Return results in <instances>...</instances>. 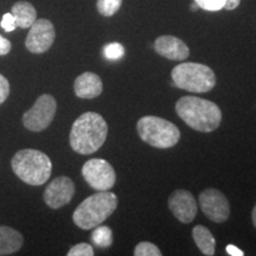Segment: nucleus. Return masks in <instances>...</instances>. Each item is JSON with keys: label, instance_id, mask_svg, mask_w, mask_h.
Wrapping results in <instances>:
<instances>
[{"label": "nucleus", "instance_id": "nucleus-1", "mask_svg": "<svg viewBox=\"0 0 256 256\" xmlns=\"http://www.w3.org/2000/svg\"><path fill=\"white\" fill-rule=\"evenodd\" d=\"M108 134V126L104 118L95 112H87L76 119L72 127L70 146L80 154H92L104 145Z\"/></svg>", "mask_w": 256, "mask_h": 256}, {"label": "nucleus", "instance_id": "nucleus-2", "mask_svg": "<svg viewBox=\"0 0 256 256\" xmlns=\"http://www.w3.org/2000/svg\"><path fill=\"white\" fill-rule=\"evenodd\" d=\"M176 112L188 127L204 133L217 130L222 121V112L218 106L196 96L179 98L176 104Z\"/></svg>", "mask_w": 256, "mask_h": 256}, {"label": "nucleus", "instance_id": "nucleus-3", "mask_svg": "<svg viewBox=\"0 0 256 256\" xmlns=\"http://www.w3.org/2000/svg\"><path fill=\"white\" fill-rule=\"evenodd\" d=\"M116 194L108 191H98L86 198L74 211L72 220L78 228L90 230L104 222L116 210Z\"/></svg>", "mask_w": 256, "mask_h": 256}, {"label": "nucleus", "instance_id": "nucleus-4", "mask_svg": "<svg viewBox=\"0 0 256 256\" xmlns=\"http://www.w3.org/2000/svg\"><path fill=\"white\" fill-rule=\"evenodd\" d=\"M12 170L24 183L32 186L46 184L52 171L51 160L46 153L34 148L20 150L12 158Z\"/></svg>", "mask_w": 256, "mask_h": 256}, {"label": "nucleus", "instance_id": "nucleus-5", "mask_svg": "<svg viewBox=\"0 0 256 256\" xmlns=\"http://www.w3.org/2000/svg\"><path fill=\"white\" fill-rule=\"evenodd\" d=\"M171 76L176 87L191 92H206L216 86L215 72L200 63L178 64L172 70Z\"/></svg>", "mask_w": 256, "mask_h": 256}, {"label": "nucleus", "instance_id": "nucleus-6", "mask_svg": "<svg viewBox=\"0 0 256 256\" xmlns=\"http://www.w3.org/2000/svg\"><path fill=\"white\" fill-rule=\"evenodd\" d=\"M136 130L142 142L156 148H170L178 144L180 130L170 121L158 116H144L138 121Z\"/></svg>", "mask_w": 256, "mask_h": 256}, {"label": "nucleus", "instance_id": "nucleus-7", "mask_svg": "<svg viewBox=\"0 0 256 256\" xmlns=\"http://www.w3.org/2000/svg\"><path fill=\"white\" fill-rule=\"evenodd\" d=\"M57 102L54 96L44 94L37 98L34 104L23 115L25 128L31 132H42L52 122L56 115Z\"/></svg>", "mask_w": 256, "mask_h": 256}, {"label": "nucleus", "instance_id": "nucleus-8", "mask_svg": "<svg viewBox=\"0 0 256 256\" xmlns=\"http://www.w3.org/2000/svg\"><path fill=\"white\" fill-rule=\"evenodd\" d=\"M82 176L90 188L96 191H108L114 186L116 174L104 159H90L83 165Z\"/></svg>", "mask_w": 256, "mask_h": 256}, {"label": "nucleus", "instance_id": "nucleus-9", "mask_svg": "<svg viewBox=\"0 0 256 256\" xmlns=\"http://www.w3.org/2000/svg\"><path fill=\"white\" fill-rule=\"evenodd\" d=\"M200 206L208 218L215 223H224L230 215L226 197L216 188H206L200 194Z\"/></svg>", "mask_w": 256, "mask_h": 256}, {"label": "nucleus", "instance_id": "nucleus-10", "mask_svg": "<svg viewBox=\"0 0 256 256\" xmlns=\"http://www.w3.org/2000/svg\"><path fill=\"white\" fill-rule=\"evenodd\" d=\"M56 32L52 23L48 19H38L31 25L25 46L32 54H44L52 46Z\"/></svg>", "mask_w": 256, "mask_h": 256}, {"label": "nucleus", "instance_id": "nucleus-11", "mask_svg": "<svg viewBox=\"0 0 256 256\" xmlns=\"http://www.w3.org/2000/svg\"><path fill=\"white\" fill-rule=\"evenodd\" d=\"M75 194V184L69 177L62 176L54 179L44 191V202L51 209H60L72 202Z\"/></svg>", "mask_w": 256, "mask_h": 256}, {"label": "nucleus", "instance_id": "nucleus-12", "mask_svg": "<svg viewBox=\"0 0 256 256\" xmlns=\"http://www.w3.org/2000/svg\"><path fill=\"white\" fill-rule=\"evenodd\" d=\"M170 211L179 222L191 223L197 215V203L191 192L186 190H177L168 198Z\"/></svg>", "mask_w": 256, "mask_h": 256}, {"label": "nucleus", "instance_id": "nucleus-13", "mask_svg": "<svg viewBox=\"0 0 256 256\" xmlns=\"http://www.w3.org/2000/svg\"><path fill=\"white\" fill-rule=\"evenodd\" d=\"M154 50L160 56L171 60H185L190 50L183 40L174 36H160L154 42Z\"/></svg>", "mask_w": 256, "mask_h": 256}, {"label": "nucleus", "instance_id": "nucleus-14", "mask_svg": "<svg viewBox=\"0 0 256 256\" xmlns=\"http://www.w3.org/2000/svg\"><path fill=\"white\" fill-rule=\"evenodd\" d=\"M74 90L78 98L90 100V98H95L102 94L104 84H102L101 78L96 74L86 72L75 80Z\"/></svg>", "mask_w": 256, "mask_h": 256}, {"label": "nucleus", "instance_id": "nucleus-15", "mask_svg": "<svg viewBox=\"0 0 256 256\" xmlns=\"http://www.w3.org/2000/svg\"><path fill=\"white\" fill-rule=\"evenodd\" d=\"M24 238L22 234L11 226H0V256L14 254L23 247Z\"/></svg>", "mask_w": 256, "mask_h": 256}, {"label": "nucleus", "instance_id": "nucleus-16", "mask_svg": "<svg viewBox=\"0 0 256 256\" xmlns=\"http://www.w3.org/2000/svg\"><path fill=\"white\" fill-rule=\"evenodd\" d=\"M11 14H14L16 24L22 28H30L37 20L36 8L28 2H18L12 6Z\"/></svg>", "mask_w": 256, "mask_h": 256}, {"label": "nucleus", "instance_id": "nucleus-17", "mask_svg": "<svg viewBox=\"0 0 256 256\" xmlns=\"http://www.w3.org/2000/svg\"><path fill=\"white\" fill-rule=\"evenodd\" d=\"M192 238H194L202 254L206 256H212L215 254L216 241L209 229L204 226H196L192 230Z\"/></svg>", "mask_w": 256, "mask_h": 256}, {"label": "nucleus", "instance_id": "nucleus-18", "mask_svg": "<svg viewBox=\"0 0 256 256\" xmlns=\"http://www.w3.org/2000/svg\"><path fill=\"white\" fill-rule=\"evenodd\" d=\"M92 242L100 248H108L113 243V232L110 226H98L92 235Z\"/></svg>", "mask_w": 256, "mask_h": 256}, {"label": "nucleus", "instance_id": "nucleus-19", "mask_svg": "<svg viewBox=\"0 0 256 256\" xmlns=\"http://www.w3.org/2000/svg\"><path fill=\"white\" fill-rule=\"evenodd\" d=\"M122 0H98L96 8H98V14L104 16V17H110L119 11Z\"/></svg>", "mask_w": 256, "mask_h": 256}, {"label": "nucleus", "instance_id": "nucleus-20", "mask_svg": "<svg viewBox=\"0 0 256 256\" xmlns=\"http://www.w3.org/2000/svg\"><path fill=\"white\" fill-rule=\"evenodd\" d=\"M134 255L136 256H162V252L151 242H140L134 249Z\"/></svg>", "mask_w": 256, "mask_h": 256}, {"label": "nucleus", "instance_id": "nucleus-21", "mask_svg": "<svg viewBox=\"0 0 256 256\" xmlns=\"http://www.w3.org/2000/svg\"><path fill=\"white\" fill-rule=\"evenodd\" d=\"M104 57L110 60H118L122 58L124 55V48L120 43H110L104 46Z\"/></svg>", "mask_w": 256, "mask_h": 256}, {"label": "nucleus", "instance_id": "nucleus-22", "mask_svg": "<svg viewBox=\"0 0 256 256\" xmlns=\"http://www.w3.org/2000/svg\"><path fill=\"white\" fill-rule=\"evenodd\" d=\"M194 2H197V5L200 6V8L206 10V11H220L224 8L226 4V0H194Z\"/></svg>", "mask_w": 256, "mask_h": 256}, {"label": "nucleus", "instance_id": "nucleus-23", "mask_svg": "<svg viewBox=\"0 0 256 256\" xmlns=\"http://www.w3.org/2000/svg\"><path fill=\"white\" fill-rule=\"evenodd\" d=\"M94 249L88 243H78L68 252V256H92Z\"/></svg>", "mask_w": 256, "mask_h": 256}, {"label": "nucleus", "instance_id": "nucleus-24", "mask_svg": "<svg viewBox=\"0 0 256 256\" xmlns=\"http://www.w3.org/2000/svg\"><path fill=\"white\" fill-rule=\"evenodd\" d=\"M0 26L4 28L6 32L14 31L16 28H17V24H16L14 14H5L4 16H2Z\"/></svg>", "mask_w": 256, "mask_h": 256}, {"label": "nucleus", "instance_id": "nucleus-25", "mask_svg": "<svg viewBox=\"0 0 256 256\" xmlns=\"http://www.w3.org/2000/svg\"><path fill=\"white\" fill-rule=\"evenodd\" d=\"M10 95V82L5 76L0 74V104H2L6 101V98Z\"/></svg>", "mask_w": 256, "mask_h": 256}, {"label": "nucleus", "instance_id": "nucleus-26", "mask_svg": "<svg viewBox=\"0 0 256 256\" xmlns=\"http://www.w3.org/2000/svg\"><path fill=\"white\" fill-rule=\"evenodd\" d=\"M11 42L0 34V56L8 55L10 51H11Z\"/></svg>", "mask_w": 256, "mask_h": 256}, {"label": "nucleus", "instance_id": "nucleus-27", "mask_svg": "<svg viewBox=\"0 0 256 256\" xmlns=\"http://www.w3.org/2000/svg\"><path fill=\"white\" fill-rule=\"evenodd\" d=\"M226 252L232 256H243L244 255V252H243L241 249L235 247V246H232V244L226 246Z\"/></svg>", "mask_w": 256, "mask_h": 256}, {"label": "nucleus", "instance_id": "nucleus-28", "mask_svg": "<svg viewBox=\"0 0 256 256\" xmlns=\"http://www.w3.org/2000/svg\"><path fill=\"white\" fill-rule=\"evenodd\" d=\"M240 2L241 0H226V4H224V8L228 11H232V10H235L240 5Z\"/></svg>", "mask_w": 256, "mask_h": 256}, {"label": "nucleus", "instance_id": "nucleus-29", "mask_svg": "<svg viewBox=\"0 0 256 256\" xmlns=\"http://www.w3.org/2000/svg\"><path fill=\"white\" fill-rule=\"evenodd\" d=\"M252 223H254V226L256 228V206H254V209H252Z\"/></svg>", "mask_w": 256, "mask_h": 256}, {"label": "nucleus", "instance_id": "nucleus-30", "mask_svg": "<svg viewBox=\"0 0 256 256\" xmlns=\"http://www.w3.org/2000/svg\"><path fill=\"white\" fill-rule=\"evenodd\" d=\"M198 8H200V6L197 5V2H194V4L191 5V10H192V11H197Z\"/></svg>", "mask_w": 256, "mask_h": 256}]
</instances>
